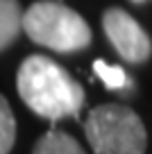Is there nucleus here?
Segmentation results:
<instances>
[{
  "label": "nucleus",
  "instance_id": "f257e3e1",
  "mask_svg": "<svg viewBox=\"0 0 152 154\" xmlns=\"http://www.w3.org/2000/svg\"><path fill=\"white\" fill-rule=\"evenodd\" d=\"M16 88L21 100L48 120L75 116L84 106V88L80 82L43 54H32L21 63Z\"/></svg>",
  "mask_w": 152,
  "mask_h": 154
},
{
  "label": "nucleus",
  "instance_id": "f03ea898",
  "mask_svg": "<svg viewBox=\"0 0 152 154\" xmlns=\"http://www.w3.org/2000/svg\"><path fill=\"white\" fill-rule=\"evenodd\" d=\"M84 134L95 154H145V127L125 104H100L91 109L84 120Z\"/></svg>",
  "mask_w": 152,
  "mask_h": 154
},
{
  "label": "nucleus",
  "instance_id": "7ed1b4c3",
  "mask_svg": "<svg viewBox=\"0 0 152 154\" xmlns=\"http://www.w3.org/2000/svg\"><path fill=\"white\" fill-rule=\"evenodd\" d=\"M23 29L34 43L57 52L84 50L91 43V27L77 11L59 2H34L23 14Z\"/></svg>",
  "mask_w": 152,
  "mask_h": 154
},
{
  "label": "nucleus",
  "instance_id": "20e7f679",
  "mask_svg": "<svg viewBox=\"0 0 152 154\" xmlns=\"http://www.w3.org/2000/svg\"><path fill=\"white\" fill-rule=\"evenodd\" d=\"M102 27L116 52L129 63H143L152 54V41L145 29L125 9L111 7L102 16Z\"/></svg>",
  "mask_w": 152,
  "mask_h": 154
},
{
  "label": "nucleus",
  "instance_id": "39448f33",
  "mask_svg": "<svg viewBox=\"0 0 152 154\" xmlns=\"http://www.w3.org/2000/svg\"><path fill=\"white\" fill-rule=\"evenodd\" d=\"M23 29V9L18 0H0V52L16 41Z\"/></svg>",
  "mask_w": 152,
  "mask_h": 154
},
{
  "label": "nucleus",
  "instance_id": "423d86ee",
  "mask_svg": "<svg viewBox=\"0 0 152 154\" xmlns=\"http://www.w3.org/2000/svg\"><path fill=\"white\" fill-rule=\"evenodd\" d=\"M32 154H86L73 136L64 131H48L36 140Z\"/></svg>",
  "mask_w": 152,
  "mask_h": 154
},
{
  "label": "nucleus",
  "instance_id": "0eeeda50",
  "mask_svg": "<svg viewBox=\"0 0 152 154\" xmlns=\"http://www.w3.org/2000/svg\"><path fill=\"white\" fill-rule=\"evenodd\" d=\"M93 70H95V75L102 79V84H105L107 88H111V91H129V88H132V82H129L127 72L120 66H111V63L102 61V59H95Z\"/></svg>",
  "mask_w": 152,
  "mask_h": 154
},
{
  "label": "nucleus",
  "instance_id": "6e6552de",
  "mask_svg": "<svg viewBox=\"0 0 152 154\" xmlns=\"http://www.w3.org/2000/svg\"><path fill=\"white\" fill-rule=\"evenodd\" d=\"M16 140V120L9 102L0 95V154H9Z\"/></svg>",
  "mask_w": 152,
  "mask_h": 154
},
{
  "label": "nucleus",
  "instance_id": "1a4fd4ad",
  "mask_svg": "<svg viewBox=\"0 0 152 154\" xmlns=\"http://www.w3.org/2000/svg\"><path fill=\"white\" fill-rule=\"evenodd\" d=\"M132 2H145V0H132Z\"/></svg>",
  "mask_w": 152,
  "mask_h": 154
}]
</instances>
